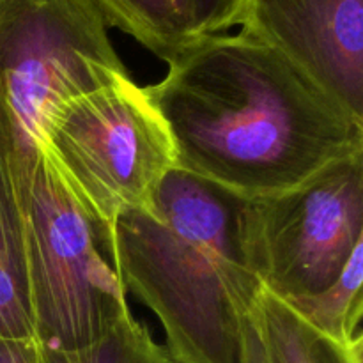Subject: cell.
I'll use <instances>...</instances> for the list:
<instances>
[{"mask_svg": "<svg viewBox=\"0 0 363 363\" xmlns=\"http://www.w3.org/2000/svg\"><path fill=\"white\" fill-rule=\"evenodd\" d=\"M167 64L144 89L177 169L240 197L284 194L363 152V121L245 32L208 35Z\"/></svg>", "mask_w": 363, "mask_h": 363, "instance_id": "1", "label": "cell"}, {"mask_svg": "<svg viewBox=\"0 0 363 363\" xmlns=\"http://www.w3.org/2000/svg\"><path fill=\"white\" fill-rule=\"evenodd\" d=\"M245 206L247 199L176 167L145 208L112 223L121 282L158 315L176 363H241L245 319L262 293Z\"/></svg>", "mask_w": 363, "mask_h": 363, "instance_id": "2", "label": "cell"}, {"mask_svg": "<svg viewBox=\"0 0 363 363\" xmlns=\"http://www.w3.org/2000/svg\"><path fill=\"white\" fill-rule=\"evenodd\" d=\"M123 74L92 0H0V158L18 201L53 110Z\"/></svg>", "mask_w": 363, "mask_h": 363, "instance_id": "3", "label": "cell"}, {"mask_svg": "<svg viewBox=\"0 0 363 363\" xmlns=\"http://www.w3.org/2000/svg\"><path fill=\"white\" fill-rule=\"evenodd\" d=\"M34 337L78 350L131 315L112 255V229L96 222L45 155L20 202Z\"/></svg>", "mask_w": 363, "mask_h": 363, "instance_id": "4", "label": "cell"}, {"mask_svg": "<svg viewBox=\"0 0 363 363\" xmlns=\"http://www.w3.org/2000/svg\"><path fill=\"white\" fill-rule=\"evenodd\" d=\"M41 155L78 204L108 229L124 211L145 208L177 167L165 123L130 74L57 106L46 121Z\"/></svg>", "mask_w": 363, "mask_h": 363, "instance_id": "5", "label": "cell"}, {"mask_svg": "<svg viewBox=\"0 0 363 363\" xmlns=\"http://www.w3.org/2000/svg\"><path fill=\"white\" fill-rule=\"evenodd\" d=\"M243 229L262 289L282 301L321 293L363 243V152L293 190L247 199Z\"/></svg>", "mask_w": 363, "mask_h": 363, "instance_id": "6", "label": "cell"}, {"mask_svg": "<svg viewBox=\"0 0 363 363\" xmlns=\"http://www.w3.org/2000/svg\"><path fill=\"white\" fill-rule=\"evenodd\" d=\"M236 25L363 121V0H241Z\"/></svg>", "mask_w": 363, "mask_h": 363, "instance_id": "7", "label": "cell"}, {"mask_svg": "<svg viewBox=\"0 0 363 363\" xmlns=\"http://www.w3.org/2000/svg\"><path fill=\"white\" fill-rule=\"evenodd\" d=\"M250 318L266 363H363V340L353 346L333 342L268 291L262 289Z\"/></svg>", "mask_w": 363, "mask_h": 363, "instance_id": "8", "label": "cell"}, {"mask_svg": "<svg viewBox=\"0 0 363 363\" xmlns=\"http://www.w3.org/2000/svg\"><path fill=\"white\" fill-rule=\"evenodd\" d=\"M108 27L121 28L170 60L174 55L204 39L199 32L194 0H92Z\"/></svg>", "mask_w": 363, "mask_h": 363, "instance_id": "9", "label": "cell"}, {"mask_svg": "<svg viewBox=\"0 0 363 363\" xmlns=\"http://www.w3.org/2000/svg\"><path fill=\"white\" fill-rule=\"evenodd\" d=\"M0 335L35 339L28 301L21 206L0 158Z\"/></svg>", "mask_w": 363, "mask_h": 363, "instance_id": "10", "label": "cell"}, {"mask_svg": "<svg viewBox=\"0 0 363 363\" xmlns=\"http://www.w3.org/2000/svg\"><path fill=\"white\" fill-rule=\"evenodd\" d=\"M363 243L354 248L339 279L321 293L284 301L308 326L342 346L363 340Z\"/></svg>", "mask_w": 363, "mask_h": 363, "instance_id": "11", "label": "cell"}, {"mask_svg": "<svg viewBox=\"0 0 363 363\" xmlns=\"http://www.w3.org/2000/svg\"><path fill=\"white\" fill-rule=\"evenodd\" d=\"M39 363H176L165 346L156 342L133 315L103 339L78 350L41 347Z\"/></svg>", "mask_w": 363, "mask_h": 363, "instance_id": "12", "label": "cell"}, {"mask_svg": "<svg viewBox=\"0 0 363 363\" xmlns=\"http://www.w3.org/2000/svg\"><path fill=\"white\" fill-rule=\"evenodd\" d=\"M241 0H194L195 18L202 38L222 34L234 27Z\"/></svg>", "mask_w": 363, "mask_h": 363, "instance_id": "13", "label": "cell"}, {"mask_svg": "<svg viewBox=\"0 0 363 363\" xmlns=\"http://www.w3.org/2000/svg\"><path fill=\"white\" fill-rule=\"evenodd\" d=\"M41 346L35 339L0 335V363H39Z\"/></svg>", "mask_w": 363, "mask_h": 363, "instance_id": "14", "label": "cell"}, {"mask_svg": "<svg viewBox=\"0 0 363 363\" xmlns=\"http://www.w3.org/2000/svg\"><path fill=\"white\" fill-rule=\"evenodd\" d=\"M241 363H266L264 347H262L261 337H259L257 328L254 321L248 315L243 325V357Z\"/></svg>", "mask_w": 363, "mask_h": 363, "instance_id": "15", "label": "cell"}]
</instances>
